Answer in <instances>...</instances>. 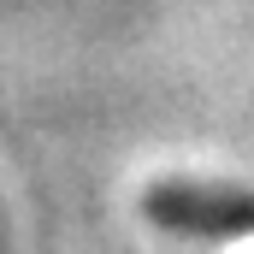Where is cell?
<instances>
[{
  "mask_svg": "<svg viewBox=\"0 0 254 254\" xmlns=\"http://www.w3.org/2000/svg\"><path fill=\"white\" fill-rule=\"evenodd\" d=\"M148 219L184 237H254V190L160 184L148 195Z\"/></svg>",
  "mask_w": 254,
  "mask_h": 254,
  "instance_id": "6da1fadb",
  "label": "cell"
}]
</instances>
